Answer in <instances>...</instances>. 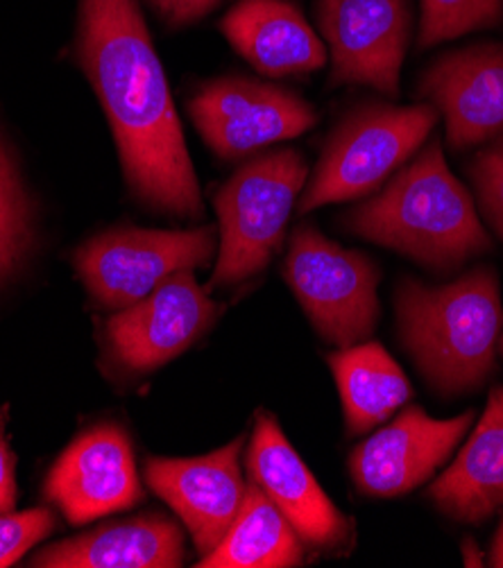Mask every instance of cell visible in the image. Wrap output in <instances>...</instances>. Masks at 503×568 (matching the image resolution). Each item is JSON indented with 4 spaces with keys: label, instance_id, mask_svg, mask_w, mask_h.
<instances>
[{
    "label": "cell",
    "instance_id": "4",
    "mask_svg": "<svg viewBox=\"0 0 503 568\" xmlns=\"http://www.w3.org/2000/svg\"><path fill=\"white\" fill-rule=\"evenodd\" d=\"M309 165L295 150L252 159L215 193L218 263L211 286H232L259 274L282 247L286 224Z\"/></svg>",
    "mask_w": 503,
    "mask_h": 568
},
{
    "label": "cell",
    "instance_id": "15",
    "mask_svg": "<svg viewBox=\"0 0 503 568\" xmlns=\"http://www.w3.org/2000/svg\"><path fill=\"white\" fill-rule=\"evenodd\" d=\"M418 95L444 119L452 148L503 139V45L483 43L442 54L424 71Z\"/></svg>",
    "mask_w": 503,
    "mask_h": 568
},
{
    "label": "cell",
    "instance_id": "28",
    "mask_svg": "<svg viewBox=\"0 0 503 568\" xmlns=\"http://www.w3.org/2000/svg\"><path fill=\"white\" fill-rule=\"evenodd\" d=\"M501 354H503V335H501Z\"/></svg>",
    "mask_w": 503,
    "mask_h": 568
},
{
    "label": "cell",
    "instance_id": "7",
    "mask_svg": "<svg viewBox=\"0 0 503 568\" xmlns=\"http://www.w3.org/2000/svg\"><path fill=\"white\" fill-rule=\"evenodd\" d=\"M213 250V226L187 232L123 226L84 243L76 252V267L87 291L102 306L123 311L145 300L175 272L204 267Z\"/></svg>",
    "mask_w": 503,
    "mask_h": 568
},
{
    "label": "cell",
    "instance_id": "10",
    "mask_svg": "<svg viewBox=\"0 0 503 568\" xmlns=\"http://www.w3.org/2000/svg\"><path fill=\"white\" fill-rule=\"evenodd\" d=\"M474 410L452 419H433L420 406H409L350 456L354 485L372 498L406 496L426 483L465 437Z\"/></svg>",
    "mask_w": 503,
    "mask_h": 568
},
{
    "label": "cell",
    "instance_id": "5",
    "mask_svg": "<svg viewBox=\"0 0 503 568\" xmlns=\"http://www.w3.org/2000/svg\"><path fill=\"white\" fill-rule=\"evenodd\" d=\"M440 113L433 104L370 102L354 109L329 136L300 213L352 202L376 191L429 139Z\"/></svg>",
    "mask_w": 503,
    "mask_h": 568
},
{
    "label": "cell",
    "instance_id": "2",
    "mask_svg": "<svg viewBox=\"0 0 503 568\" xmlns=\"http://www.w3.org/2000/svg\"><path fill=\"white\" fill-rule=\"evenodd\" d=\"M343 224L433 272H454L492 250L470 191L446 168L440 139L374 197L345 213Z\"/></svg>",
    "mask_w": 503,
    "mask_h": 568
},
{
    "label": "cell",
    "instance_id": "24",
    "mask_svg": "<svg viewBox=\"0 0 503 568\" xmlns=\"http://www.w3.org/2000/svg\"><path fill=\"white\" fill-rule=\"evenodd\" d=\"M54 528L50 509L37 507L21 515H0V568L19 561L34 544L46 539Z\"/></svg>",
    "mask_w": 503,
    "mask_h": 568
},
{
    "label": "cell",
    "instance_id": "19",
    "mask_svg": "<svg viewBox=\"0 0 503 568\" xmlns=\"http://www.w3.org/2000/svg\"><path fill=\"white\" fill-rule=\"evenodd\" d=\"M350 435H363L393 417L413 396L411 383L383 345L359 343L329 356Z\"/></svg>",
    "mask_w": 503,
    "mask_h": 568
},
{
    "label": "cell",
    "instance_id": "18",
    "mask_svg": "<svg viewBox=\"0 0 503 568\" xmlns=\"http://www.w3.org/2000/svg\"><path fill=\"white\" fill-rule=\"evenodd\" d=\"M184 564V535L165 517L150 515L41 550L32 566L43 568H178Z\"/></svg>",
    "mask_w": 503,
    "mask_h": 568
},
{
    "label": "cell",
    "instance_id": "11",
    "mask_svg": "<svg viewBox=\"0 0 503 568\" xmlns=\"http://www.w3.org/2000/svg\"><path fill=\"white\" fill-rule=\"evenodd\" d=\"M222 306L211 302L191 270L175 272L145 300L107 322V337L119 363L150 372L184 354L215 322Z\"/></svg>",
    "mask_w": 503,
    "mask_h": 568
},
{
    "label": "cell",
    "instance_id": "27",
    "mask_svg": "<svg viewBox=\"0 0 503 568\" xmlns=\"http://www.w3.org/2000/svg\"><path fill=\"white\" fill-rule=\"evenodd\" d=\"M490 566L503 568V521H501V526H499V530H496V537H494V544H492Z\"/></svg>",
    "mask_w": 503,
    "mask_h": 568
},
{
    "label": "cell",
    "instance_id": "29",
    "mask_svg": "<svg viewBox=\"0 0 503 568\" xmlns=\"http://www.w3.org/2000/svg\"><path fill=\"white\" fill-rule=\"evenodd\" d=\"M0 422H3V417H0Z\"/></svg>",
    "mask_w": 503,
    "mask_h": 568
},
{
    "label": "cell",
    "instance_id": "20",
    "mask_svg": "<svg viewBox=\"0 0 503 568\" xmlns=\"http://www.w3.org/2000/svg\"><path fill=\"white\" fill-rule=\"evenodd\" d=\"M304 561V544L276 505L250 483L239 517L200 568H291Z\"/></svg>",
    "mask_w": 503,
    "mask_h": 568
},
{
    "label": "cell",
    "instance_id": "12",
    "mask_svg": "<svg viewBox=\"0 0 503 568\" xmlns=\"http://www.w3.org/2000/svg\"><path fill=\"white\" fill-rule=\"evenodd\" d=\"M250 483L276 505L306 548L343 550L352 535L350 519L331 503L298 456L274 415L259 413L245 456Z\"/></svg>",
    "mask_w": 503,
    "mask_h": 568
},
{
    "label": "cell",
    "instance_id": "26",
    "mask_svg": "<svg viewBox=\"0 0 503 568\" xmlns=\"http://www.w3.org/2000/svg\"><path fill=\"white\" fill-rule=\"evenodd\" d=\"M14 505H17L14 458L3 437H0V515H10Z\"/></svg>",
    "mask_w": 503,
    "mask_h": 568
},
{
    "label": "cell",
    "instance_id": "1",
    "mask_svg": "<svg viewBox=\"0 0 503 568\" xmlns=\"http://www.w3.org/2000/svg\"><path fill=\"white\" fill-rule=\"evenodd\" d=\"M78 62L114 132L132 193L198 220L204 204L182 123L137 0H80Z\"/></svg>",
    "mask_w": 503,
    "mask_h": 568
},
{
    "label": "cell",
    "instance_id": "17",
    "mask_svg": "<svg viewBox=\"0 0 503 568\" xmlns=\"http://www.w3.org/2000/svg\"><path fill=\"white\" fill-rule=\"evenodd\" d=\"M429 498L461 524H481L503 507V387H492L483 417Z\"/></svg>",
    "mask_w": 503,
    "mask_h": 568
},
{
    "label": "cell",
    "instance_id": "13",
    "mask_svg": "<svg viewBox=\"0 0 503 568\" xmlns=\"http://www.w3.org/2000/svg\"><path fill=\"white\" fill-rule=\"evenodd\" d=\"M243 439L200 458H150L145 480L150 489L171 505L189 528L195 548L204 555L225 539L248 485L239 465Z\"/></svg>",
    "mask_w": 503,
    "mask_h": 568
},
{
    "label": "cell",
    "instance_id": "22",
    "mask_svg": "<svg viewBox=\"0 0 503 568\" xmlns=\"http://www.w3.org/2000/svg\"><path fill=\"white\" fill-rule=\"evenodd\" d=\"M30 243V213L12 161L0 148V276L8 274Z\"/></svg>",
    "mask_w": 503,
    "mask_h": 568
},
{
    "label": "cell",
    "instance_id": "21",
    "mask_svg": "<svg viewBox=\"0 0 503 568\" xmlns=\"http://www.w3.org/2000/svg\"><path fill=\"white\" fill-rule=\"evenodd\" d=\"M503 19V0H422L420 48L494 28Z\"/></svg>",
    "mask_w": 503,
    "mask_h": 568
},
{
    "label": "cell",
    "instance_id": "16",
    "mask_svg": "<svg viewBox=\"0 0 503 568\" xmlns=\"http://www.w3.org/2000/svg\"><path fill=\"white\" fill-rule=\"evenodd\" d=\"M220 32L261 75H306L326 64V50L291 0H239Z\"/></svg>",
    "mask_w": 503,
    "mask_h": 568
},
{
    "label": "cell",
    "instance_id": "23",
    "mask_svg": "<svg viewBox=\"0 0 503 568\" xmlns=\"http://www.w3.org/2000/svg\"><path fill=\"white\" fill-rule=\"evenodd\" d=\"M481 209L492 230L503 241V139L479 150L467 165Z\"/></svg>",
    "mask_w": 503,
    "mask_h": 568
},
{
    "label": "cell",
    "instance_id": "25",
    "mask_svg": "<svg viewBox=\"0 0 503 568\" xmlns=\"http://www.w3.org/2000/svg\"><path fill=\"white\" fill-rule=\"evenodd\" d=\"M222 0H148L152 12L168 28H187L211 14Z\"/></svg>",
    "mask_w": 503,
    "mask_h": 568
},
{
    "label": "cell",
    "instance_id": "8",
    "mask_svg": "<svg viewBox=\"0 0 503 568\" xmlns=\"http://www.w3.org/2000/svg\"><path fill=\"white\" fill-rule=\"evenodd\" d=\"M189 113L204 143L222 159L291 141L318 123L304 98L245 78L209 82L191 98Z\"/></svg>",
    "mask_w": 503,
    "mask_h": 568
},
{
    "label": "cell",
    "instance_id": "14",
    "mask_svg": "<svg viewBox=\"0 0 503 568\" xmlns=\"http://www.w3.org/2000/svg\"><path fill=\"white\" fill-rule=\"evenodd\" d=\"M46 496L76 526L137 505L141 483L128 433L104 424L78 437L50 469Z\"/></svg>",
    "mask_w": 503,
    "mask_h": 568
},
{
    "label": "cell",
    "instance_id": "9",
    "mask_svg": "<svg viewBox=\"0 0 503 568\" xmlns=\"http://www.w3.org/2000/svg\"><path fill=\"white\" fill-rule=\"evenodd\" d=\"M331 57V87L363 84L398 98L411 39L409 0H318Z\"/></svg>",
    "mask_w": 503,
    "mask_h": 568
},
{
    "label": "cell",
    "instance_id": "3",
    "mask_svg": "<svg viewBox=\"0 0 503 568\" xmlns=\"http://www.w3.org/2000/svg\"><path fill=\"white\" fill-rule=\"evenodd\" d=\"M395 308L402 345L440 394L474 392L494 372L503 313L492 267H474L444 286L404 278Z\"/></svg>",
    "mask_w": 503,
    "mask_h": 568
},
{
    "label": "cell",
    "instance_id": "6",
    "mask_svg": "<svg viewBox=\"0 0 503 568\" xmlns=\"http://www.w3.org/2000/svg\"><path fill=\"white\" fill-rule=\"evenodd\" d=\"M284 278L326 343L348 349L372 333L381 274L363 252L335 245L302 224L291 239Z\"/></svg>",
    "mask_w": 503,
    "mask_h": 568
}]
</instances>
